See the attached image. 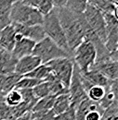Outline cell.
<instances>
[{"label": "cell", "instance_id": "1", "mask_svg": "<svg viewBox=\"0 0 118 120\" xmlns=\"http://www.w3.org/2000/svg\"><path fill=\"white\" fill-rule=\"evenodd\" d=\"M55 10L66 37L68 46L73 52L84 41V14H74L66 8H55Z\"/></svg>", "mask_w": 118, "mask_h": 120}, {"label": "cell", "instance_id": "12", "mask_svg": "<svg viewBox=\"0 0 118 120\" xmlns=\"http://www.w3.org/2000/svg\"><path fill=\"white\" fill-rule=\"evenodd\" d=\"M41 64H42L41 60L34 55L21 57L18 59V62L15 67L14 73L21 77H24L29 74L30 72H32L34 69H35L37 67H39Z\"/></svg>", "mask_w": 118, "mask_h": 120}, {"label": "cell", "instance_id": "19", "mask_svg": "<svg viewBox=\"0 0 118 120\" xmlns=\"http://www.w3.org/2000/svg\"><path fill=\"white\" fill-rule=\"evenodd\" d=\"M90 5L97 8L102 13H112L117 16L118 2L113 0H100V1H88Z\"/></svg>", "mask_w": 118, "mask_h": 120}, {"label": "cell", "instance_id": "35", "mask_svg": "<svg viewBox=\"0 0 118 120\" xmlns=\"http://www.w3.org/2000/svg\"><path fill=\"white\" fill-rule=\"evenodd\" d=\"M0 49H1V48H0Z\"/></svg>", "mask_w": 118, "mask_h": 120}, {"label": "cell", "instance_id": "20", "mask_svg": "<svg viewBox=\"0 0 118 120\" xmlns=\"http://www.w3.org/2000/svg\"><path fill=\"white\" fill-rule=\"evenodd\" d=\"M70 106H71V99H70L69 93L62 94L55 98L52 111L55 114V116H58V115L62 114L63 112H65Z\"/></svg>", "mask_w": 118, "mask_h": 120}, {"label": "cell", "instance_id": "16", "mask_svg": "<svg viewBox=\"0 0 118 120\" xmlns=\"http://www.w3.org/2000/svg\"><path fill=\"white\" fill-rule=\"evenodd\" d=\"M21 79V77L16 73L0 75V94L5 96L8 92L14 90L17 82Z\"/></svg>", "mask_w": 118, "mask_h": 120}, {"label": "cell", "instance_id": "26", "mask_svg": "<svg viewBox=\"0 0 118 120\" xmlns=\"http://www.w3.org/2000/svg\"><path fill=\"white\" fill-rule=\"evenodd\" d=\"M106 89L101 86H92L89 88V90L87 91L88 99H89L92 102L99 103L104 97L106 93Z\"/></svg>", "mask_w": 118, "mask_h": 120}, {"label": "cell", "instance_id": "29", "mask_svg": "<svg viewBox=\"0 0 118 120\" xmlns=\"http://www.w3.org/2000/svg\"><path fill=\"white\" fill-rule=\"evenodd\" d=\"M10 8L0 9V31L11 24V20H10Z\"/></svg>", "mask_w": 118, "mask_h": 120}, {"label": "cell", "instance_id": "28", "mask_svg": "<svg viewBox=\"0 0 118 120\" xmlns=\"http://www.w3.org/2000/svg\"><path fill=\"white\" fill-rule=\"evenodd\" d=\"M101 120H118V103L114 102L111 106L104 109Z\"/></svg>", "mask_w": 118, "mask_h": 120}, {"label": "cell", "instance_id": "32", "mask_svg": "<svg viewBox=\"0 0 118 120\" xmlns=\"http://www.w3.org/2000/svg\"><path fill=\"white\" fill-rule=\"evenodd\" d=\"M14 1H9V0H0V9L3 8H8L12 6Z\"/></svg>", "mask_w": 118, "mask_h": 120}, {"label": "cell", "instance_id": "23", "mask_svg": "<svg viewBox=\"0 0 118 120\" xmlns=\"http://www.w3.org/2000/svg\"><path fill=\"white\" fill-rule=\"evenodd\" d=\"M41 82H43V81L35 79L28 78V77H21V79L17 82V84L15 86V90H33L34 87H36Z\"/></svg>", "mask_w": 118, "mask_h": 120}, {"label": "cell", "instance_id": "24", "mask_svg": "<svg viewBox=\"0 0 118 120\" xmlns=\"http://www.w3.org/2000/svg\"><path fill=\"white\" fill-rule=\"evenodd\" d=\"M88 5V1H77V0H67L64 8L69 9L74 14L82 15L84 14L86 8Z\"/></svg>", "mask_w": 118, "mask_h": 120}, {"label": "cell", "instance_id": "34", "mask_svg": "<svg viewBox=\"0 0 118 120\" xmlns=\"http://www.w3.org/2000/svg\"><path fill=\"white\" fill-rule=\"evenodd\" d=\"M0 96H1V94H0ZM2 96H3V95H2Z\"/></svg>", "mask_w": 118, "mask_h": 120}, {"label": "cell", "instance_id": "33", "mask_svg": "<svg viewBox=\"0 0 118 120\" xmlns=\"http://www.w3.org/2000/svg\"><path fill=\"white\" fill-rule=\"evenodd\" d=\"M16 120H33L32 119V116H31V112L26 113L25 115H23L22 116H21V117L17 118Z\"/></svg>", "mask_w": 118, "mask_h": 120}, {"label": "cell", "instance_id": "10", "mask_svg": "<svg viewBox=\"0 0 118 120\" xmlns=\"http://www.w3.org/2000/svg\"><path fill=\"white\" fill-rule=\"evenodd\" d=\"M13 25L16 33L21 35L24 38H27L29 40L34 41V43H38L46 38V34L43 30L42 25H34V26H24L21 24H15Z\"/></svg>", "mask_w": 118, "mask_h": 120}, {"label": "cell", "instance_id": "6", "mask_svg": "<svg viewBox=\"0 0 118 120\" xmlns=\"http://www.w3.org/2000/svg\"><path fill=\"white\" fill-rule=\"evenodd\" d=\"M51 69L52 73L66 89H69L74 73V62L72 57H65L52 60L46 64Z\"/></svg>", "mask_w": 118, "mask_h": 120}, {"label": "cell", "instance_id": "15", "mask_svg": "<svg viewBox=\"0 0 118 120\" xmlns=\"http://www.w3.org/2000/svg\"><path fill=\"white\" fill-rule=\"evenodd\" d=\"M81 75L83 76L91 85L101 86V87L105 88L106 90H109L111 85L114 81V80H111V79L105 78L102 74H101L99 71H97L93 68H91L87 73H81Z\"/></svg>", "mask_w": 118, "mask_h": 120}, {"label": "cell", "instance_id": "5", "mask_svg": "<svg viewBox=\"0 0 118 120\" xmlns=\"http://www.w3.org/2000/svg\"><path fill=\"white\" fill-rule=\"evenodd\" d=\"M97 58V52L90 42L84 40L73 51V60L80 73L89 71Z\"/></svg>", "mask_w": 118, "mask_h": 120}, {"label": "cell", "instance_id": "27", "mask_svg": "<svg viewBox=\"0 0 118 120\" xmlns=\"http://www.w3.org/2000/svg\"><path fill=\"white\" fill-rule=\"evenodd\" d=\"M33 92H34V97H35L37 100L51 95V93H50V84H49V82H46V81L41 82L40 84H38L36 87H34V88L33 89Z\"/></svg>", "mask_w": 118, "mask_h": 120}, {"label": "cell", "instance_id": "21", "mask_svg": "<svg viewBox=\"0 0 118 120\" xmlns=\"http://www.w3.org/2000/svg\"><path fill=\"white\" fill-rule=\"evenodd\" d=\"M51 73H52V71L49 68V67H47L46 64H41L39 67H37L35 69H34L32 72H30L29 74H27L24 77H28V78L45 81Z\"/></svg>", "mask_w": 118, "mask_h": 120}, {"label": "cell", "instance_id": "18", "mask_svg": "<svg viewBox=\"0 0 118 120\" xmlns=\"http://www.w3.org/2000/svg\"><path fill=\"white\" fill-rule=\"evenodd\" d=\"M23 4L35 8L41 15L46 16L50 13L54 8L51 0H25L22 1Z\"/></svg>", "mask_w": 118, "mask_h": 120}, {"label": "cell", "instance_id": "7", "mask_svg": "<svg viewBox=\"0 0 118 120\" xmlns=\"http://www.w3.org/2000/svg\"><path fill=\"white\" fill-rule=\"evenodd\" d=\"M84 17L90 29L96 33V35L101 40V42L105 43L106 26L103 13L88 2L86 10L84 12Z\"/></svg>", "mask_w": 118, "mask_h": 120}, {"label": "cell", "instance_id": "14", "mask_svg": "<svg viewBox=\"0 0 118 120\" xmlns=\"http://www.w3.org/2000/svg\"><path fill=\"white\" fill-rule=\"evenodd\" d=\"M16 31L12 24L0 31V48L11 52L16 42Z\"/></svg>", "mask_w": 118, "mask_h": 120}, {"label": "cell", "instance_id": "11", "mask_svg": "<svg viewBox=\"0 0 118 120\" xmlns=\"http://www.w3.org/2000/svg\"><path fill=\"white\" fill-rule=\"evenodd\" d=\"M35 44L36 43H34V41L29 40L27 38H24L21 35L17 33L16 34V42H15L14 47H13L11 53L17 59L30 56L33 53V50L35 46Z\"/></svg>", "mask_w": 118, "mask_h": 120}, {"label": "cell", "instance_id": "8", "mask_svg": "<svg viewBox=\"0 0 118 120\" xmlns=\"http://www.w3.org/2000/svg\"><path fill=\"white\" fill-rule=\"evenodd\" d=\"M118 56L117 52L112 53L111 56L105 59L96 60L95 64L93 65L92 68L99 71L101 74L111 79V80H117L118 78Z\"/></svg>", "mask_w": 118, "mask_h": 120}, {"label": "cell", "instance_id": "30", "mask_svg": "<svg viewBox=\"0 0 118 120\" xmlns=\"http://www.w3.org/2000/svg\"><path fill=\"white\" fill-rule=\"evenodd\" d=\"M75 112H76V108L71 105L65 112L56 116L54 120H75Z\"/></svg>", "mask_w": 118, "mask_h": 120}, {"label": "cell", "instance_id": "17", "mask_svg": "<svg viewBox=\"0 0 118 120\" xmlns=\"http://www.w3.org/2000/svg\"><path fill=\"white\" fill-rule=\"evenodd\" d=\"M94 110H102L98 103L92 102L89 99H86L76 107L75 112V120H85L86 116L90 111Z\"/></svg>", "mask_w": 118, "mask_h": 120}, {"label": "cell", "instance_id": "25", "mask_svg": "<svg viewBox=\"0 0 118 120\" xmlns=\"http://www.w3.org/2000/svg\"><path fill=\"white\" fill-rule=\"evenodd\" d=\"M4 99H5V103L9 107H16L22 103V97L20 90L15 89L8 92L4 96Z\"/></svg>", "mask_w": 118, "mask_h": 120}, {"label": "cell", "instance_id": "13", "mask_svg": "<svg viewBox=\"0 0 118 120\" xmlns=\"http://www.w3.org/2000/svg\"><path fill=\"white\" fill-rule=\"evenodd\" d=\"M17 62L18 59L11 52L0 49V75L14 73Z\"/></svg>", "mask_w": 118, "mask_h": 120}, {"label": "cell", "instance_id": "9", "mask_svg": "<svg viewBox=\"0 0 118 120\" xmlns=\"http://www.w3.org/2000/svg\"><path fill=\"white\" fill-rule=\"evenodd\" d=\"M69 96L71 99V105L74 106L75 108L80 105L83 101L88 99L87 92L84 90V87L81 82V78H80V71L78 68L74 64V73L72 77V80L69 86Z\"/></svg>", "mask_w": 118, "mask_h": 120}, {"label": "cell", "instance_id": "31", "mask_svg": "<svg viewBox=\"0 0 118 120\" xmlns=\"http://www.w3.org/2000/svg\"><path fill=\"white\" fill-rule=\"evenodd\" d=\"M103 110H94L90 111L88 114L86 116L85 120H101V116Z\"/></svg>", "mask_w": 118, "mask_h": 120}, {"label": "cell", "instance_id": "22", "mask_svg": "<svg viewBox=\"0 0 118 120\" xmlns=\"http://www.w3.org/2000/svg\"><path fill=\"white\" fill-rule=\"evenodd\" d=\"M55 96L53 95H49L46 96L45 98L39 99L34 106L32 109V112L35 113V112H45V111H49L52 110L53 104H54V100H55Z\"/></svg>", "mask_w": 118, "mask_h": 120}, {"label": "cell", "instance_id": "4", "mask_svg": "<svg viewBox=\"0 0 118 120\" xmlns=\"http://www.w3.org/2000/svg\"><path fill=\"white\" fill-rule=\"evenodd\" d=\"M32 55L37 56L41 60L42 64H46L52 60L59 59V58H65V57L73 58L71 55H69L63 49L59 47L53 41H51L47 37L35 44Z\"/></svg>", "mask_w": 118, "mask_h": 120}, {"label": "cell", "instance_id": "3", "mask_svg": "<svg viewBox=\"0 0 118 120\" xmlns=\"http://www.w3.org/2000/svg\"><path fill=\"white\" fill-rule=\"evenodd\" d=\"M42 27L45 31L46 37L49 38L59 47L63 49L65 52H67L69 55H71L73 56V52L71 51V49L68 46L66 37H65L63 30L60 26V23L59 21L55 8L47 15L44 16Z\"/></svg>", "mask_w": 118, "mask_h": 120}, {"label": "cell", "instance_id": "2", "mask_svg": "<svg viewBox=\"0 0 118 120\" xmlns=\"http://www.w3.org/2000/svg\"><path fill=\"white\" fill-rule=\"evenodd\" d=\"M44 16L35 8L23 4L22 1H14L10 8L11 23L24 26L42 25Z\"/></svg>", "mask_w": 118, "mask_h": 120}]
</instances>
